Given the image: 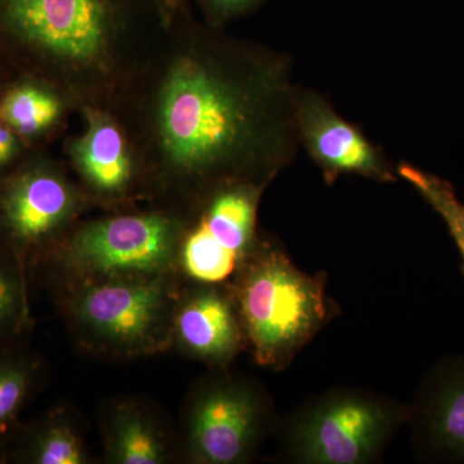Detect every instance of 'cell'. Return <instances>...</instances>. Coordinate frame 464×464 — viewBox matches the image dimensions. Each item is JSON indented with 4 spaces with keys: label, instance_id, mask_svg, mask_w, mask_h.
Here are the masks:
<instances>
[{
    "label": "cell",
    "instance_id": "obj_1",
    "mask_svg": "<svg viewBox=\"0 0 464 464\" xmlns=\"http://www.w3.org/2000/svg\"><path fill=\"white\" fill-rule=\"evenodd\" d=\"M164 34L169 43L142 58L115 101L139 173L203 200L235 183L267 188L301 149L292 58L198 23L190 5Z\"/></svg>",
    "mask_w": 464,
    "mask_h": 464
},
{
    "label": "cell",
    "instance_id": "obj_2",
    "mask_svg": "<svg viewBox=\"0 0 464 464\" xmlns=\"http://www.w3.org/2000/svg\"><path fill=\"white\" fill-rule=\"evenodd\" d=\"M151 29L157 0H0V56L79 109H112Z\"/></svg>",
    "mask_w": 464,
    "mask_h": 464
},
{
    "label": "cell",
    "instance_id": "obj_3",
    "mask_svg": "<svg viewBox=\"0 0 464 464\" xmlns=\"http://www.w3.org/2000/svg\"><path fill=\"white\" fill-rule=\"evenodd\" d=\"M235 295L243 334L266 368L289 365L331 320L323 275L299 270L274 244L256 246Z\"/></svg>",
    "mask_w": 464,
    "mask_h": 464
},
{
    "label": "cell",
    "instance_id": "obj_4",
    "mask_svg": "<svg viewBox=\"0 0 464 464\" xmlns=\"http://www.w3.org/2000/svg\"><path fill=\"white\" fill-rule=\"evenodd\" d=\"M408 408L360 390H335L302 406L286 426L288 456L304 464L373 462Z\"/></svg>",
    "mask_w": 464,
    "mask_h": 464
},
{
    "label": "cell",
    "instance_id": "obj_5",
    "mask_svg": "<svg viewBox=\"0 0 464 464\" xmlns=\"http://www.w3.org/2000/svg\"><path fill=\"white\" fill-rule=\"evenodd\" d=\"M181 225L163 213L110 217L75 232L63 261L81 273L102 277H152L173 261Z\"/></svg>",
    "mask_w": 464,
    "mask_h": 464
},
{
    "label": "cell",
    "instance_id": "obj_6",
    "mask_svg": "<svg viewBox=\"0 0 464 464\" xmlns=\"http://www.w3.org/2000/svg\"><path fill=\"white\" fill-rule=\"evenodd\" d=\"M79 208L81 198L63 169L34 150L0 177V243L24 264L51 246Z\"/></svg>",
    "mask_w": 464,
    "mask_h": 464
},
{
    "label": "cell",
    "instance_id": "obj_7",
    "mask_svg": "<svg viewBox=\"0 0 464 464\" xmlns=\"http://www.w3.org/2000/svg\"><path fill=\"white\" fill-rule=\"evenodd\" d=\"M295 127L301 149L319 168L326 185L342 176H357L380 183L399 179L396 167L357 125L346 121L324 94L297 84Z\"/></svg>",
    "mask_w": 464,
    "mask_h": 464
},
{
    "label": "cell",
    "instance_id": "obj_8",
    "mask_svg": "<svg viewBox=\"0 0 464 464\" xmlns=\"http://www.w3.org/2000/svg\"><path fill=\"white\" fill-rule=\"evenodd\" d=\"M76 319L101 340L127 350L151 346L167 310V292L154 277H108L75 301Z\"/></svg>",
    "mask_w": 464,
    "mask_h": 464
},
{
    "label": "cell",
    "instance_id": "obj_9",
    "mask_svg": "<svg viewBox=\"0 0 464 464\" xmlns=\"http://www.w3.org/2000/svg\"><path fill=\"white\" fill-rule=\"evenodd\" d=\"M264 426V406L246 387L213 386L195 404L190 450L197 462L239 463L253 450Z\"/></svg>",
    "mask_w": 464,
    "mask_h": 464
},
{
    "label": "cell",
    "instance_id": "obj_10",
    "mask_svg": "<svg viewBox=\"0 0 464 464\" xmlns=\"http://www.w3.org/2000/svg\"><path fill=\"white\" fill-rule=\"evenodd\" d=\"M406 420L420 459L464 463V353L430 369Z\"/></svg>",
    "mask_w": 464,
    "mask_h": 464
},
{
    "label": "cell",
    "instance_id": "obj_11",
    "mask_svg": "<svg viewBox=\"0 0 464 464\" xmlns=\"http://www.w3.org/2000/svg\"><path fill=\"white\" fill-rule=\"evenodd\" d=\"M83 132L70 142V158L94 194L123 197L139 176L136 154L124 125L111 109L85 106Z\"/></svg>",
    "mask_w": 464,
    "mask_h": 464
},
{
    "label": "cell",
    "instance_id": "obj_12",
    "mask_svg": "<svg viewBox=\"0 0 464 464\" xmlns=\"http://www.w3.org/2000/svg\"><path fill=\"white\" fill-rule=\"evenodd\" d=\"M179 343L192 356L206 362H228L239 350L243 329L237 308L217 289L191 295L176 317Z\"/></svg>",
    "mask_w": 464,
    "mask_h": 464
},
{
    "label": "cell",
    "instance_id": "obj_13",
    "mask_svg": "<svg viewBox=\"0 0 464 464\" xmlns=\"http://www.w3.org/2000/svg\"><path fill=\"white\" fill-rule=\"evenodd\" d=\"M69 106L63 94L33 76L17 75L0 93V121L32 149H39Z\"/></svg>",
    "mask_w": 464,
    "mask_h": 464
},
{
    "label": "cell",
    "instance_id": "obj_14",
    "mask_svg": "<svg viewBox=\"0 0 464 464\" xmlns=\"http://www.w3.org/2000/svg\"><path fill=\"white\" fill-rule=\"evenodd\" d=\"M8 457L32 464H83L87 462L81 439L69 423L53 420L35 424L14 436Z\"/></svg>",
    "mask_w": 464,
    "mask_h": 464
},
{
    "label": "cell",
    "instance_id": "obj_15",
    "mask_svg": "<svg viewBox=\"0 0 464 464\" xmlns=\"http://www.w3.org/2000/svg\"><path fill=\"white\" fill-rule=\"evenodd\" d=\"M36 380L32 359L11 348L0 351V456L17 432L18 417L30 398Z\"/></svg>",
    "mask_w": 464,
    "mask_h": 464
},
{
    "label": "cell",
    "instance_id": "obj_16",
    "mask_svg": "<svg viewBox=\"0 0 464 464\" xmlns=\"http://www.w3.org/2000/svg\"><path fill=\"white\" fill-rule=\"evenodd\" d=\"M110 459L121 464L166 462V448L151 423L134 409L115 414L110 429Z\"/></svg>",
    "mask_w": 464,
    "mask_h": 464
},
{
    "label": "cell",
    "instance_id": "obj_17",
    "mask_svg": "<svg viewBox=\"0 0 464 464\" xmlns=\"http://www.w3.org/2000/svg\"><path fill=\"white\" fill-rule=\"evenodd\" d=\"M396 172L399 179L409 183L447 226L463 259L464 270V201L458 197L454 186L438 174L427 172L406 161L396 166Z\"/></svg>",
    "mask_w": 464,
    "mask_h": 464
},
{
    "label": "cell",
    "instance_id": "obj_18",
    "mask_svg": "<svg viewBox=\"0 0 464 464\" xmlns=\"http://www.w3.org/2000/svg\"><path fill=\"white\" fill-rule=\"evenodd\" d=\"M179 249L186 274L201 284L225 283L241 267L239 259L219 246L198 221L183 235Z\"/></svg>",
    "mask_w": 464,
    "mask_h": 464
},
{
    "label": "cell",
    "instance_id": "obj_19",
    "mask_svg": "<svg viewBox=\"0 0 464 464\" xmlns=\"http://www.w3.org/2000/svg\"><path fill=\"white\" fill-rule=\"evenodd\" d=\"M29 325L24 264L0 243V351Z\"/></svg>",
    "mask_w": 464,
    "mask_h": 464
},
{
    "label": "cell",
    "instance_id": "obj_20",
    "mask_svg": "<svg viewBox=\"0 0 464 464\" xmlns=\"http://www.w3.org/2000/svg\"><path fill=\"white\" fill-rule=\"evenodd\" d=\"M267 0H194L203 23L213 29L225 30L232 21L257 11Z\"/></svg>",
    "mask_w": 464,
    "mask_h": 464
},
{
    "label": "cell",
    "instance_id": "obj_21",
    "mask_svg": "<svg viewBox=\"0 0 464 464\" xmlns=\"http://www.w3.org/2000/svg\"><path fill=\"white\" fill-rule=\"evenodd\" d=\"M11 128L0 121V177L20 166L34 151Z\"/></svg>",
    "mask_w": 464,
    "mask_h": 464
},
{
    "label": "cell",
    "instance_id": "obj_22",
    "mask_svg": "<svg viewBox=\"0 0 464 464\" xmlns=\"http://www.w3.org/2000/svg\"><path fill=\"white\" fill-rule=\"evenodd\" d=\"M188 5V0H157L159 20L164 32L170 29L181 9Z\"/></svg>",
    "mask_w": 464,
    "mask_h": 464
},
{
    "label": "cell",
    "instance_id": "obj_23",
    "mask_svg": "<svg viewBox=\"0 0 464 464\" xmlns=\"http://www.w3.org/2000/svg\"><path fill=\"white\" fill-rule=\"evenodd\" d=\"M17 75V72L12 69L7 61L0 56V93L7 87L9 82L14 81Z\"/></svg>",
    "mask_w": 464,
    "mask_h": 464
}]
</instances>
